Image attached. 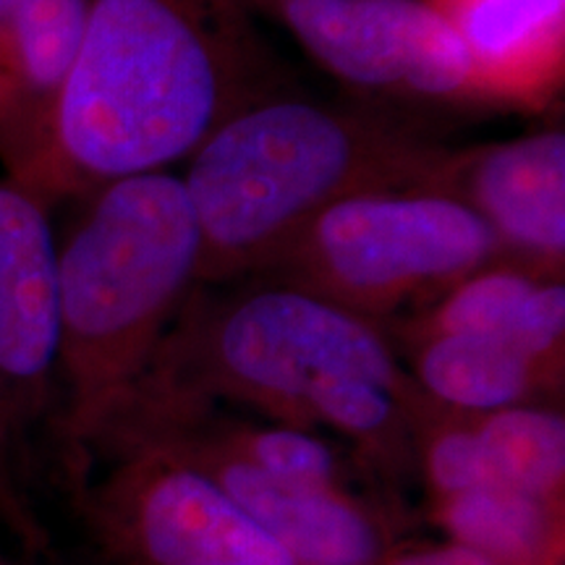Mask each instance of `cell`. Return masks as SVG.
<instances>
[{"instance_id": "1", "label": "cell", "mask_w": 565, "mask_h": 565, "mask_svg": "<svg viewBox=\"0 0 565 565\" xmlns=\"http://www.w3.org/2000/svg\"><path fill=\"white\" fill-rule=\"evenodd\" d=\"M238 0H84V38L32 194L53 204L168 171L246 105L282 92Z\"/></svg>"}, {"instance_id": "2", "label": "cell", "mask_w": 565, "mask_h": 565, "mask_svg": "<svg viewBox=\"0 0 565 565\" xmlns=\"http://www.w3.org/2000/svg\"><path fill=\"white\" fill-rule=\"evenodd\" d=\"M416 113L317 103L286 89L246 105L186 160L200 282L254 278L330 204L370 192H429L450 152Z\"/></svg>"}, {"instance_id": "3", "label": "cell", "mask_w": 565, "mask_h": 565, "mask_svg": "<svg viewBox=\"0 0 565 565\" xmlns=\"http://www.w3.org/2000/svg\"><path fill=\"white\" fill-rule=\"evenodd\" d=\"M58 242L66 433L95 445L150 374L200 282V231L179 175L118 179L79 196Z\"/></svg>"}, {"instance_id": "4", "label": "cell", "mask_w": 565, "mask_h": 565, "mask_svg": "<svg viewBox=\"0 0 565 565\" xmlns=\"http://www.w3.org/2000/svg\"><path fill=\"white\" fill-rule=\"evenodd\" d=\"M231 286L223 296L196 288L141 385L210 404L231 398L301 429L309 395L335 374L419 391L383 324L280 280Z\"/></svg>"}, {"instance_id": "5", "label": "cell", "mask_w": 565, "mask_h": 565, "mask_svg": "<svg viewBox=\"0 0 565 565\" xmlns=\"http://www.w3.org/2000/svg\"><path fill=\"white\" fill-rule=\"evenodd\" d=\"M500 257L482 217L454 196L370 192L322 210L254 278L303 288L387 328Z\"/></svg>"}, {"instance_id": "6", "label": "cell", "mask_w": 565, "mask_h": 565, "mask_svg": "<svg viewBox=\"0 0 565 565\" xmlns=\"http://www.w3.org/2000/svg\"><path fill=\"white\" fill-rule=\"evenodd\" d=\"M299 42L356 100L408 113L490 110L475 66L424 0H238Z\"/></svg>"}, {"instance_id": "7", "label": "cell", "mask_w": 565, "mask_h": 565, "mask_svg": "<svg viewBox=\"0 0 565 565\" xmlns=\"http://www.w3.org/2000/svg\"><path fill=\"white\" fill-rule=\"evenodd\" d=\"M116 456L97 513L124 565H294L200 469L147 445Z\"/></svg>"}, {"instance_id": "8", "label": "cell", "mask_w": 565, "mask_h": 565, "mask_svg": "<svg viewBox=\"0 0 565 565\" xmlns=\"http://www.w3.org/2000/svg\"><path fill=\"white\" fill-rule=\"evenodd\" d=\"M429 192L475 210L492 231L503 259L542 278L565 270V134L561 126L450 147Z\"/></svg>"}, {"instance_id": "9", "label": "cell", "mask_w": 565, "mask_h": 565, "mask_svg": "<svg viewBox=\"0 0 565 565\" xmlns=\"http://www.w3.org/2000/svg\"><path fill=\"white\" fill-rule=\"evenodd\" d=\"M84 38V0H24L0 45V162L34 186L53 145Z\"/></svg>"}, {"instance_id": "10", "label": "cell", "mask_w": 565, "mask_h": 565, "mask_svg": "<svg viewBox=\"0 0 565 565\" xmlns=\"http://www.w3.org/2000/svg\"><path fill=\"white\" fill-rule=\"evenodd\" d=\"M61 341L58 238L51 204L0 179V383L34 391L55 372Z\"/></svg>"}, {"instance_id": "11", "label": "cell", "mask_w": 565, "mask_h": 565, "mask_svg": "<svg viewBox=\"0 0 565 565\" xmlns=\"http://www.w3.org/2000/svg\"><path fill=\"white\" fill-rule=\"evenodd\" d=\"M456 34L490 110H545L565 82V0H424Z\"/></svg>"}, {"instance_id": "12", "label": "cell", "mask_w": 565, "mask_h": 565, "mask_svg": "<svg viewBox=\"0 0 565 565\" xmlns=\"http://www.w3.org/2000/svg\"><path fill=\"white\" fill-rule=\"evenodd\" d=\"M408 374L424 395L463 414L547 404L563 372L508 335H440L406 343Z\"/></svg>"}, {"instance_id": "13", "label": "cell", "mask_w": 565, "mask_h": 565, "mask_svg": "<svg viewBox=\"0 0 565 565\" xmlns=\"http://www.w3.org/2000/svg\"><path fill=\"white\" fill-rule=\"evenodd\" d=\"M429 508L448 542L494 565H563L565 561V500L492 484L429 500Z\"/></svg>"}, {"instance_id": "14", "label": "cell", "mask_w": 565, "mask_h": 565, "mask_svg": "<svg viewBox=\"0 0 565 565\" xmlns=\"http://www.w3.org/2000/svg\"><path fill=\"white\" fill-rule=\"evenodd\" d=\"M492 484L565 500V416L553 404L475 414Z\"/></svg>"}, {"instance_id": "15", "label": "cell", "mask_w": 565, "mask_h": 565, "mask_svg": "<svg viewBox=\"0 0 565 565\" xmlns=\"http://www.w3.org/2000/svg\"><path fill=\"white\" fill-rule=\"evenodd\" d=\"M542 278L511 259L479 267L398 324L401 345L440 335H505Z\"/></svg>"}, {"instance_id": "16", "label": "cell", "mask_w": 565, "mask_h": 565, "mask_svg": "<svg viewBox=\"0 0 565 565\" xmlns=\"http://www.w3.org/2000/svg\"><path fill=\"white\" fill-rule=\"evenodd\" d=\"M200 419L217 443L278 482L349 492V469H345L343 456L312 429L278 422L252 424L217 419L210 401H200Z\"/></svg>"}, {"instance_id": "17", "label": "cell", "mask_w": 565, "mask_h": 565, "mask_svg": "<svg viewBox=\"0 0 565 565\" xmlns=\"http://www.w3.org/2000/svg\"><path fill=\"white\" fill-rule=\"evenodd\" d=\"M383 565H494L484 557H479L471 550L458 547L454 542H445V545L435 547H419V550H406V553L391 557Z\"/></svg>"}]
</instances>
